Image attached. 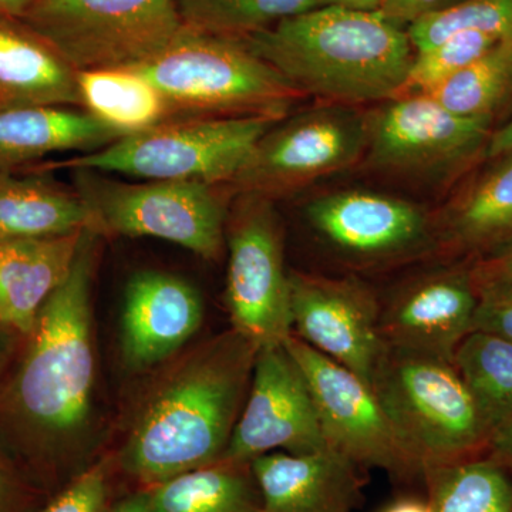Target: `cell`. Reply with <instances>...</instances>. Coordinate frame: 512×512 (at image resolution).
Masks as SVG:
<instances>
[{"label": "cell", "instance_id": "cell-8", "mask_svg": "<svg viewBox=\"0 0 512 512\" xmlns=\"http://www.w3.org/2000/svg\"><path fill=\"white\" fill-rule=\"evenodd\" d=\"M19 19L76 72L146 62L185 28L175 0H35Z\"/></svg>", "mask_w": 512, "mask_h": 512}, {"label": "cell", "instance_id": "cell-34", "mask_svg": "<svg viewBox=\"0 0 512 512\" xmlns=\"http://www.w3.org/2000/svg\"><path fill=\"white\" fill-rule=\"evenodd\" d=\"M460 0H383L379 12L396 25H413Z\"/></svg>", "mask_w": 512, "mask_h": 512}, {"label": "cell", "instance_id": "cell-19", "mask_svg": "<svg viewBox=\"0 0 512 512\" xmlns=\"http://www.w3.org/2000/svg\"><path fill=\"white\" fill-rule=\"evenodd\" d=\"M83 231L0 241V328L28 336L74 264Z\"/></svg>", "mask_w": 512, "mask_h": 512}, {"label": "cell", "instance_id": "cell-44", "mask_svg": "<svg viewBox=\"0 0 512 512\" xmlns=\"http://www.w3.org/2000/svg\"><path fill=\"white\" fill-rule=\"evenodd\" d=\"M3 332H6V330H3L2 328H0V336H2ZM0 352H2V342H0Z\"/></svg>", "mask_w": 512, "mask_h": 512}, {"label": "cell", "instance_id": "cell-5", "mask_svg": "<svg viewBox=\"0 0 512 512\" xmlns=\"http://www.w3.org/2000/svg\"><path fill=\"white\" fill-rule=\"evenodd\" d=\"M370 386L421 470L487 446L488 431L453 363L384 345Z\"/></svg>", "mask_w": 512, "mask_h": 512}, {"label": "cell", "instance_id": "cell-3", "mask_svg": "<svg viewBox=\"0 0 512 512\" xmlns=\"http://www.w3.org/2000/svg\"><path fill=\"white\" fill-rule=\"evenodd\" d=\"M303 96L336 106L387 101L413 62L407 30L380 12L322 6L239 39Z\"/></svg>", "mask_w": 512, "mask_h": 512}, {"label": "cell", "instance_id": "cell-10", "mask_svg": "<svg viewBox=\"0 0 512 512\" xmlns=\"http://www.w3.org/2000/svg\"><path fill=\"white\" fill-rule=\"evenodd\" d=\"M227 227L232 325L258 349L282 345L292 335L291 284L281 222L272 201L239 195Z\"/></svg>", "mask_w": 512, "mask_h": 512}, {"label": "cell", "instance_id": "cell-38", "mask_svg": "<svg viewBox=\"0 0 512 512\" xmlns=\"http://www.w3.org/2000/svg\"><path fill=\"white\" fill-rule=\"evenodd\" d=\"M512 153V116L504 126L497 128L488 138L485 154L488 158H500Z\"/></svg>", "mask_w": 512, "mask_h": 512}, {"label": "cell", "instance_id": "cell-9", "mask_svg": "<svg viewBox=\"0 0 512 512\" xmlns=\"http://www.w3.org/2000/svg\"><path fill=\"white\" fill-rule=\"evenodd\" d=\"M366 117L326 104L286 117L256 143L241 170L220 185L228 195L274 200L365 158Z\"/></svg>", "mask_w": 512, "mask_h": 512}, {"label": "cell", "instance_id": "cell-43", "mask_svg": "<svg viewBox=\"0 0 512 512\" xmlns=\"http://www.w3.org/2000/svg\"><path fill=\"white\" fill-rule=\"evenodd\" d=\"M504 113H507L508 116H512V100H511V103L508 104V107H507V109H505Z\"/></svg>", "mask_w": 512, "mask_h": 512}, {"label": "cell", "instance_id": "cell-37", "mask_svg": "<svg viewBox=\"0 0 512 512\" xmlns=\"http://www.w3.org/2000/svg\"><path fill=\"white\" fill-rule=\"evenodd\" d=\"M20 490L8 464L0 457V512L19 511Z\"/></svg>", "mask_w": 512, "mask_h": 512}, {"label": "cell", "instance_id": "cell-1", "mask_svg": "<svg viewBox=\"0 0 512 512\" xmlns=\"http://www.w3.org/2000/svg\"><path fill=\"white\" fill-rule=\"evenodd\" d=\"M256 352L232 329L171 367L137 414L120 453L123 470L153 487L220 463L251 386Z\"/></svg>", "mask_w": 512, "mask_h": 512}, {"label": "cell", "instance_id": "cell-7", "mask_svg": "<svg viewBox=\"0 0 512 512\" xmlns=\"http://www.w3.org/2000/svg\"><path fill=\"white\" fill-rule=\"evenodd\" d=\"M74 190L97 235L164 239L201 258L218 259L227 228V194L220 185L185 181H128L97 171H74Z\"/></svg>", "mask_w": 512, "mask_h": 512}, {"label": "cell", "instance_id": "cell-2", "mask_svg": "<svg viewBox=\"0 0 512 512\" xmlns=\"http://www.w3.org/2000/svg\"><path fill=\"white\" fill-rule=\"evenodd\" d=\"M99 235L86 229L69 275L52 293L3 397V412L26 446L55 456L79 440L92 413V279Z\"/></svg>", "mask_w": 512, "mask_h": 512}, {"label": "cell", "instance_id": "cell-11", "mask_svg": "<svg viewBox=\"0 0 512 512\" xmlns=\"http://www.w3.org/2000/svg\"><path fill=\"white\" fill-rule=\"evenodd\" d=\"M284 345L308 382L329 447L359 467L380 468L399 477L423 474L397 439L370 384L293 333Z\"/></svg>", "mask_w": 512, "mask_h": 512}, {"label": "cell", "instance_id": "cell-20", "mask_svg": "<svg viewBox=\"0 0 512 512\" xmlns=\"http://www.w3.org/2000/svg\"><path fill=\"white\" fill-rule=\"evenodd\" d=\"M92 114L74 107L32 106L0 110V174H16L67 151H92L121 138Z\"/></svg>", "mask_w": 512, "mask_h": 512}, {"label": "cell", "instance_id": "cell-6", "mask_svg": "<svg viewBox=\"0 0 512 512\" xmlns=\"http://www.w3.org/2000/svg\"><path fill=\"white\" fill-rule=\"evenodd\" d=\"M279 121L269 117L165 120L92 153L40 163L30 170H89L143 181L224 185Z\"/></svg>", "mask_w": 512, "mask_h": 512}, {"label": "cell", "instance_id": "cell-25", "mask_svg": "<svg viewBox=\"0 0 512 512\" xmlns=\"http://www.w3.org/2000/svg\"><path fill=\"white\" fill-rule=\"evenodd\" d=\"M77 90L80 109L123 137L168 119L156 87L130 67L77 72Z\"/></svg>", "mask_w": 512, "mask_h": 512}, {"label": "cell", "instance_id": "cell-12", "mask_svg": "<svg viewBox=\"0 0 512 512\" xmlns=\"http://www.w3.org/2000/svg\"><path fill=\"white\" fill-rule=\"evenodd\" d=\"M329 447L308 382L282 345L256 352L247 402L220 463L249 464L264 454H311Z\"/></svg>", "mask_w": 512, "mask_h": 512}, {"label": "cell", "instance_id": "cell-41", "mask_svg": "<svg viewBox=\"0 0 512 512\" xmlns=\"http://www.w3.org/2000/svg\"><path fill=\"white\" fill-rule=\"evenodd\" d=\"M382 512H433L429 500H419V498H404L396 501L389 507L384 508Z\"/></svg>", "mask_w": 512, "mask_h": 512}, {"label": "cell", "instance_id": "cell-17", "mask_svg": "<svg viewBox=\"0 0 512 512\" xmlns=\"http://www.w3.org/2000/svg\"><path fill=\"white\" fill-rule=\"evenodd\" d=\"M204 303L178 276L144 271L128 282L121 315V353L133 370H146L178 352L200 329Z\"/></svg>", "mask_w": 512, "mask_h": 512}, {"label": "cell", "instance_id": "cell-15", "mask_svg": "<svg viewBox=\"0 0 512 512\" xmlns=\"http://www.w3.org/2000/svg\"><path fill=\"white\" fill-rule=\"evenodd\" d=\"M306 220L342 254L390 261L421 249L429 239L427 215L412 202L372 191L346 190L309 202Z\"/></svg>", "mask_w": 512, "mask_h": 512}, {"label": "cell", "instance_id": "cell-36", "mask_svg": "<svg viewBox=\"0 0 512 512\" xmlns=\"http://www.w3.org/2000/svg\"><path fill=\"white\" fill-rule=\"evenodd\" d=\"M487 446L491 460L512 471V417L491 434Z\"/></svg>", "mask_w": 512, "mask_h": 512}, {"label": "cell", "instance_id": "cell-27", "mask_svg": "<svg viewBox=\"0 0 512 512\" xmlns=\"http://www.w3.org/2000/svg\"><path fill=\"white\" fill-rule=\"evenodd\" d=\"M433 512H512V481L491 458L454 461L423 470Z\"/></svg>", "mask_w": 512, "mask_h": 512}, {"label": "cell", "instance_id": "cell-35", "mask_svg": "<svg viewBox=\"0 0 512 512\" xmlns=\"http://www.w3.org/2000/svg\"><path fill=\"white\" fill-rule=\"evenodd\" d=\"M471 272L477 285L512 284V241Z\"/></svg>", "mask_w": 512, "mask_h": 512}, {"label": "cell", "instance_id": "cell-21", "mask_svg": "<svg viewBox=\"0 0 512 512\" xmlns=\"http://www.w3.org/2000/svg\"><path fill=\"white\" fill-rule=\"evenodd\" d=\"M79 109L77 72L25 22L0 15V110Z\"/></svg>", "mask_w": 512, "mask_h": 512}, {"label": "cell", "instance_id": "cell-18", "mask_svg": "<svg viewBox=\"0 0 512 512\" xmlns=\"http://www.w3.org/2000/svg\"><path fill=\"white\" fill-rule=\"evenodd\" d=\"M249 466L266 512H353L360 500L362 467L332 447L264 454Z\"/></svg>", "mask_w": 512, "mask_h": 512}, {"label": "cell", "instance_id": "cell-24", "mask_svg": "<svg viewBox=\"0 0 512 512\" xmlns=\"http://www.w3.org/2000/svg\"><path fill=\"white\" fill-rule=\"evenodd\" d=\"M147 491L151 512H266L249 464L215 463Z\"/></svg>", "mask_w": 512, "mask_h": 512}, {"label": "cell", "instance_id": "cell-16", "mask_svg": "<svg viewBox=\"0 0 512 512\" xmlns=\"http://www.w3.org/2000/svg\"><path fill=\"white\" fill-rule=\"evenodd\" d=\"M477 305L473 272L424 276L382 309L384 345L453 363L458 345L473 332Z\"/></svg>", "mask_w": 512, "mask_h": 512}, {"label": "cell", "instance_id": "cell-13", "mask_svg": "<svg viewBox=\"0 0 512 512\" xmlns=\"http://www.w3.org/2000/svg\"><path fill=\"white\" fill-rule=\"evenodd\" d=\"M365 117L367 163L394 173L456 168L487 147L493 133V120L457 116L429 94L394 97Z\"/></svg>", "mask_w": 512, "mask_h": 512}, {"label": "cell", "instance_id": "cell-39", "mask_svg": "<svg viewBox=\"0 0 512 512\" xmlns=\"http://www.w3.org/2000/svg\"><path fill=\"white\" fill-rule=\"evenodd\" d=\"M110 512H151L148 491L131 495V497L117 504Z\"/></svg>", "mask_w": 512, "mask_h": 512}, {"label": "cell", "instance_id": "cell-29", "mask_svg": "<svg viewBox=\"0 0 512 512\" xmlns=\"http://www.w3.org/2000/svg\"><path fill=\"white\" fill-rule=\"evenodd\" d=\"M187 29L212 36L244 39L309 10L322 0H175Z\"/></svg>", "mask_w": 512, "mask_h": 512}, {"label": "cell", "instance_id": "cell-31", "mask_svg": "<svg viewBox=\"0 0 512 512\" xmlns=\"http://www.w3.org/2000/svg\"><path fill=\"white\" fill-rule=\"evenodd\" d=\"M498 42L497 37L484 33L460 32L439 45L414 53L409 73L396 97L433 92Z\"/></svg>", "mask_w": 512, "mask_h": 512}, {"label": "cell", "instance_id": "cell-23", "mask_svg": "<svg viewBox=\"0 0 512 512\" xmlns=\"http://www.w3.org/2000/svg\"><path fill=\"white\" fill-rule=\"evenodd\" d=\"M90 224L76 190L39 173L0 174V241L57 237L90 229Z\"/></svg>", "mask_w": 512, "mask_h": 512}, {"label": "cell", "instance_id": "cell-26", "mask_svg": "<svg viewBox=\"0 0 512 512\" xmlns=\"http://www.w3.org/2000/svg\"><path fill=\"white\" fill-rule=\"evenodd\" d=\"M453 365L491 436L512 417L511 340L473 330L458 345Z\"/></svg>", "mask_w": 512, "mask_h": 512}, {"label": "cell", "instance_id": "cell-42", "mask_svg": "<svg viewBox=\"0 0 512 512\" xmlns=\"http://www.w3.org/2000/svg\"><path fill=\"white\" fill-rule=\"evenodd\" d=\"M35 0H0V15L20 18Z\"/></svg>", "mask_w": 512, "mask_h": 512}, {"label": "cell", "instance_id": "cell-4", "mask_svg": "<svg viewBox=\"0 0 512 512\" xmlns=\"http://www.w3.org/2000/svg\"><path fill=\"white\" fill-rule=\"evenodd\" d=\"M130 69L156 87L167 120H284L305 97L241 40L187 28L156 56Z\"/></svg>", "mask_w": 512, "mask_h": 512}, {"label": "cell", "instance_id": "cell-32", "mask_svg": "<svg viewBox=\"0 0 512 512\" xmlns=\"http://www.w3.org/2000/svg\"><path fill=\"white\" fill-rule=\"evenodd\" d=\"M107 494V468L99 464L73 481L40 512H106Z\"/></svg>", "mask_w": 512, "mask_h": 512}, {"label": "cell", "instance_id": "cell-33", "mask_svg": "<svg viewBox=\"0 0 512 512\" xmlns=\"http://www.w3.org/2000/svg\"><path fill=\"white\" fill-rule=\"evenodd\" d=\"M477 289L473 330L493 333L512 342V284H481Z\"/></svg>", "mask_w": 512, "mask_h": 512}, {"label": "cell", "instance_id": "cell-28", "mask_svg": "<svg viewBox=\"0 0 512 512\" xmlns=\"http://www.w3.org/2000/svg\"><path fill=\"white\" fill-rule=\"evenodd\" d=\"M429 96L457 116L494 120L512 100V37L500 40Z\"/></svg>", "mask_w": 512, "mask_h": 512}, {"label": "cell", "instance_id": "cell-14", "mask_svg": "<svg viewBox=\"0 0 512 512\" xmlns=\"http://www.w3.org/2000/svg\"><path fill=\"white\" fill-rule=\"evenodd\" d=\"M292 333L367 384L384 348L376 296L355 279L291 274Z\"/></svg>", "mask_w": 512, "mask_h": 512}, {"label": "cell", "instance_id": "cell-30", "mask_svg": "<svg viewBox=\"0 0 512 512\" xmlns=\"http://www.w3.org/2000/svg\"><path fill=\"white\" fill-rule=\"evenodd\" d=\"M460 32L511 39L512 0H460L407 28L416 52L439 45L447 37Z\"/></svg>", "mask_w": 512, "mask_h": 512}, {"label": "cell", "instance_id": "cell-22", "mask_svg": "<svg viewBox=\"0 0 512 512\" xmlns=\"http://www.w3.org/2000/svg\"><path fill=\"white\" fill-rule=\"evenodd\" d=\"M448 205L441 232L448 247L467 255H493L512 241V153Z\"/></svg>", "mask_w": 512, "mask_h": 512}, {"label": "cell", "instance_id": "cell-40", "mask_svg": "<svg viewBox=\"0 0 512 512\" xmlns=\"http://www.w3.org/2000/svg\"><path fill=\"white\" fill-rule=\"evenodd\" d=\"M323 6L362 10V12H379L383 0H322Z\"/></svg>", "mask_w": 512, "mask_h": 512}]
</instances>
